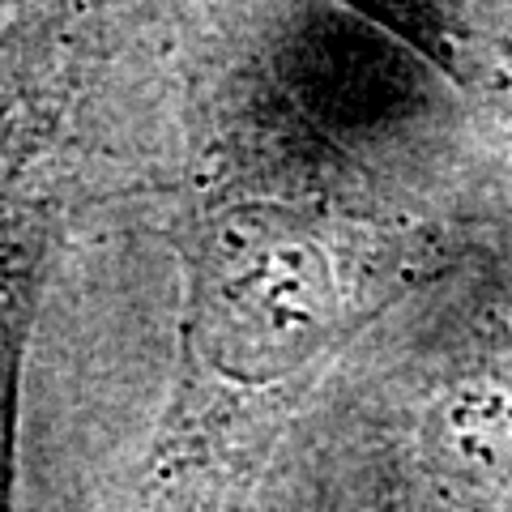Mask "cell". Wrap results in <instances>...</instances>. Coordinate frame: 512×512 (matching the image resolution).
<instances>
[{"label": "cell", "instance_id": "3957f363", "mask_svg": "<svg viewBox=\"0 0 512 512\" xmlns=\"http://www.w3.org/2000/svg\"><path fill=\"white\" fill-rule=\"evenodd\" d=\"M474 99L512 116V0H355Z\"/></svg>", "mask_w": 512, "mask_h": 512}, {"label": "cell", "instance_id": "7a4b0ae2", "mask_svg": "<svg viewBox=\"0 0 512 512\" xmlns=\"http://www.w3.org/2000/svg\"><path fill=\"white\" fill-rule=\"evenodd\" d=\"M423 466L448 512L512 491V299L478 320L423 419Z\"/></svg>", "mask_w": 512, "mask_h": 512}, {"label": "cell", "instance_id": "6da1fadb", "mask_svg": "<svg viewBox=\"0 0 512 512\" xmlns=\"http://www.w3.org/2000/svg\"><path fill=\"white\" fill-rule=\"evenodd\" d=\"M197 389L239 402L325 359L397 295V265L333 218L252 205L184 239Z\"/></svg>", "mask_w": 512, "mask_h": 512}]
</instances>
